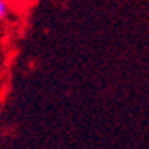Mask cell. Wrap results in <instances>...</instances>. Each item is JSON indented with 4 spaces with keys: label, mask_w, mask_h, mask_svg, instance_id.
I'll use <instances>...</instances> for the list:
<instances>
[{
    "label": "cell",
    "mask_w": 149,
    "mask_h": 149,
    "mask_svg": "<svg viewBox=\"0 0 149 149\" xmlns=\"http://www.w3.org/2000/svg\"><path fill=\"white\" fill-rule=\"evenodd\" d=\"M8 15V5L5 0H0V18H5Z\"/></svg>",
    "instance_id": "cell-1"
}]
</instances>
